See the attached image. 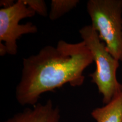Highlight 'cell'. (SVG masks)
<instances>
[{
    "label": "cell",
    "instance_id": "6da1fadb",
    "mask_svg": "<svg viewBox=\"0 0 122 122\" xmlns=\"http://www.w3.org/2000/svg\"><path fill=\"white\" fill-rule=\"evenodd\" d=\"M93 62L85 42L59 40L56 46L47 45L37 54L24 58L15 97L22 106H34L42 94L54 92L68 84L72 87L84 84V72Z\"/></svg>",
    "mask_w": 122,
    "mask_h": 122
},
{
    "label": "cell",
    "instance_id": "7a4b0ae2",
    "mask_svg": "<svg viewBox=\"0 0 122 122\" xmlns=\"http://www.w3.org/2000/svg\"><path fill=\"white\" fill-rule=\"evenodd\" d=\"M79 33L96 63L95 71L89 75L91 82L97 86L99 93L102 96L103 103L107 104L122 92V84L117 77L119 61L109 53L91 25L82 27Z\"/></svg>",
    "mask_w": 122,
    "mask_h": 122
},
{
    "label": "cell",
    "instance_id": "3957f363",
    "mask_svg": "<svg viewBox=\"0 0 122 122\" xmlns=\"http://www.w3.org/2000/svg\"><path fill=\"white\" fill-rule=\"evenodd\" d=\"M86 9L101 40L115 59L122 61V0H89Z\"/></svg>",
    "mask_w": 122,
    "mask_h": 122
},
{
    "label": "cell",
    "instance_id": "277c9868",
    "mask_svg": "<svg viewBox=\"0 0 122 122\" xmlns=\"http://www.w3.org/2000/svg\"><path fill=\"white\" fill-rule=\"evenodd\" d=\"M36 14L23 0H18L10 6L0 9V42H4L7 54H17V40L23 35L37 32V26L32 22L19 24L22 19L33 17Z\"/></svg>",
    "mask_w": 122,
    "mask_h": 122
},
{
    "label": "cell",
    "instance_id": "5b68a950",
    "mask_svg": "<svg viewBox=\"0 0 122 122\" xmlns=\"http://www.w3.org/2000/svg\"><path fill=\"white\" fill-rule=\"evenodd\" d=\"M60 110L48 100L44 104L38 103L26 108L3 122H59Z\"/></svg>",
    "mask_w": 122,
    "mask_h": 122
},
{
    "label": "cell",
    "instance_id": "8992f818",
    "mask_svg": "<svg viewBox=\"0 0 122 122\" xmlns=\"http://www.w3.org/2000/svg\"><path fill=\"white\" fill-rule=\"evenodd\" d=\"M91 116L96 122H122V92L105 106L92 110Z\"/></svg>",
    "mask_w": 122,
    "mask_h": 122
},
{
    "label": "cell",
    "instance_id": "52a82bcc",
    "mask_svg": "<svg viewBox=\"0 0 122 122\" xmlns=\"http://www.w3.org/2000/svg\"><path fill=\"white\" fill-rule=\"evenodd\" d=\"M79 2V0H52L49 18L51 20L58 19L76 7Z\"/></svg>",
    "mask_w": 122,
    "mask_h": 122
},
{
    "label": "cell",
    "instance_id": "ba28073f",
    "mask_svg": "<svg viewBox=\"0 0 122 122\" xmlns=\"http://www.w3.org/2000/svg\"><path fill=\"white\" fill-rule=\"evenodd\" d=\"M25 4L28 7L33 10L36 14L43 16H48L46 5L44 0H23Z\"/></svg>",
    "mask_w": 122,
    "mask_h": 122
}]
</instances>
